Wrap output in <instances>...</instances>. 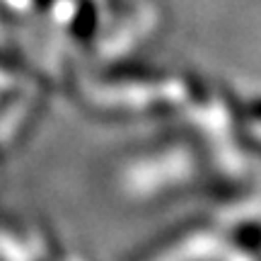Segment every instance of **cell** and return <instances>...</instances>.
I'll list each match as a JSON object with an SVG mask.
<instances>
[{"label":"cell","instance_id":"cell-1","mask_svg":"<svg viewBox=\"0 0 261 261\" xmlns=\"http://www.w3.org/2000/svg\"><path fill=\"white\" fill-rule=\"evenodd\" d=\"M48 3H51V0H32V5H37V8H44Z\"/></svg>","mask_w":261,"mask_h":261}]
</instances>
